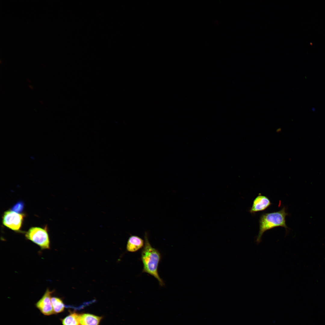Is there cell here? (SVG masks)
<instances>
[{"label": "cell", "instance_id": "obj_11", "mask_svg": "<svg viewBox=\"0 0 325 325\" xmlns=\"http://www.w3.org/2000/svg\"><path fill=\"white\" fill-rule=\"evenodd\" d=\"M24 207V203L22 202L17 203L12 208L11 210L16 212L20 213L22 211Z\"/></svg>", "mask_w": 325, "mask_h": 325}, {"label": "cell", "instance_id": "obj_2", "mask_svg": "<svg viewBox=\"0 0 325 325\" xmlns=\"http://www.w3.org/2000/svg\"><path fill=\"white\" fill-rule=\"evenodd\" d=\"M288 215L285 207L277 212L262 214L259 220V230L256 240L257 243L261 242L263 233L267 230L278 227L287 229L285 218Z\"/></svg>", "mask_w": 325, "mask_h": 325}, {"label": "cell", "instance_id": "obj_6", "mask_svg": "<svg viewBox=\"0 0 325 325\" xmlns=\"http://www.w3.org/2000/svg\"><path fill=\"white\" fill-rule=\"evenodd\" d=\"M271 204L267 197L259 194L254 200L252 206L249 210L252 213L265 210Z\"/></svg>", "mask_w": 325, "mask_h": 325}, {"label": "cell", "instance_id": "obj_7", "mask_svg": "<svg viewBox=\"0 0 325 325\" xmlns=\"http://www.w3.org/2000/svg\"><path fill=\"white\" fill-rule=\"evenodd\" d=\"M144 241L141 238L137 236H131L128 240L126 249L129 252H135L144 247Z\"/></svg>", "mask_w": 325, "mask_h": 325}, {"label": "cell", "instance_id": "obj_9", "mask_svg": "<svg viewBox=\"0 0 325 325\" xmlns=\"http://www.w3.org/2000/svg\"><path fill=\"white\" fill-rule=\"evenodd\" d=\"M80 314L75 312H70L63 319H61L62 325H80Z\"/></svg>", "mask_w": 325, "mask_h": 325}, {"label": "cell", "instance_id": "obj_4", "mask_svg": "<svg viewBox=\"0 0 325 325\" xmlns=\"http://www.w3.org/2000/svg\"><path fill=\"white\" fill-rule=\"evenodd\" d=\"M24 215L11 210L5 212L2 217L3 224L13 230L17 231L20 229Z\"/></svg>", "mask_w": 325, "mask_h": 325}, {"label": "cell", "instance_id": "obj_1", "mask_svg": "<svg viewBox=\"0 0 325 325\" xmlns=\"http://www.w3.org/2000/svg\"><path fill=\"white\" fill-rule=\"evenodd\" d=\"M144 244L141 252V259L143 265L142 272L147 273L156 278L159 285L163 286L164 283L160 277L158 268L161 259L160 252L153 247L149 242L147 234L144 235Z\"/></svg>", "mask_w": 325, "mask_h": 325}, {"label": "cell", "instance_id": "obj_8", "mask_svg": "<svg viewBox=\"0 0 325 325\" xmlns=\"http://www.w3.org/2000/svg\"><path fill=\"white\" fill-rule=\"evenodd\" d=\"M102 317L92 314L85 313L80 314V325H99Z\"/></svg>", "mask_w": 325, "mask_h": 325}, {"label": "cell", "instance_id": "obj_10", "mask_svg": "<svg viewBox=\"0 0 325 325\" xmlns=\"http://www.w3.org/2000/svg\"><path fill=\"white\" fill-rule=\"evenodd\" d=\"M51 301L54 314H58L64 311L65 305L61 299L57 297H52Z\"/></svg>", "mask_w": 325, "mask_h": 325}, {"label": "cell", "instance_id": "obj_3", "mask_svg": "<svg viewBox=\"0 0 325 325\" xmlns=\"http://www.w3.org/2000/svg\"><path fill=\"white\" fill-rule=\"evenodd\" d=\"M25 237L39 246L42 249L50 248V241L46 228L32 227L26 233Z\"/></svg>", "mask_w": 325, "mask_h": 325}, {"label": "cell", "instance_id": "obj_5", "mask_svg": "<svg viewBox=\"0 0 325 325\" xmlns=\"http://www.w3.org/2000/svg\"><path fill=\"white\" fill-rule=\"evenodd\" d=\"M54 292L53 290L47 289L42 298L35 304L36 308L44 315L54 314L51 301V295Z\"/></svg>", "mask_w": 325, "mask_h": 325}]
</instances>
